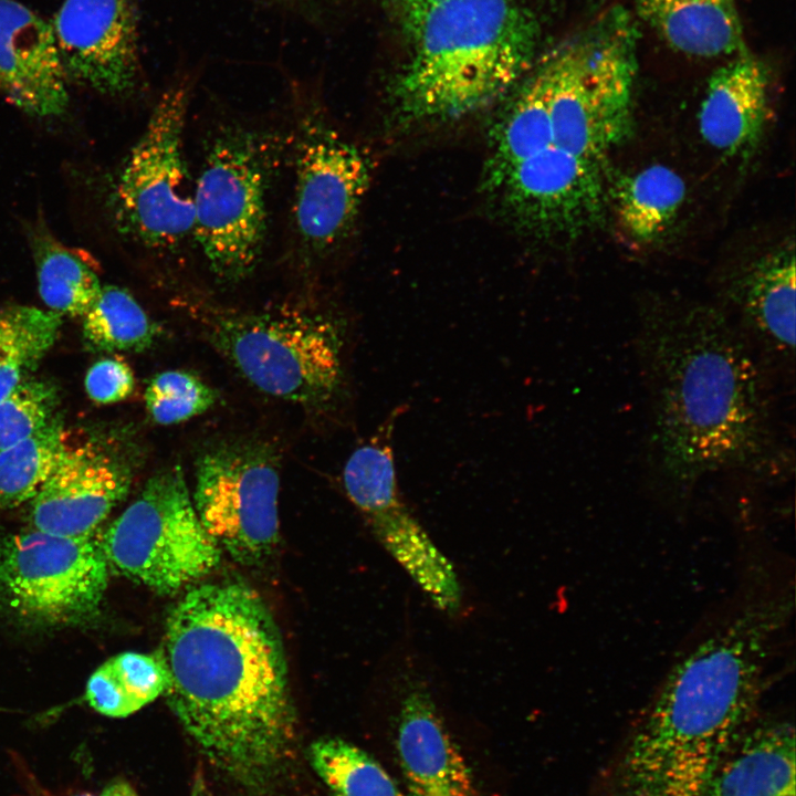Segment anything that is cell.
Masks as SVG:
<instances>
[{
	"mask_svg": "<svg viewBox=\"0 0 796 796\" xmlns=\"http://www.w3.org/2000/svg\"><path fill=\"white\" fill-rule=\"evenodd\" d=\"M794 614V586L769 559L747 565L716 618L674 659L621 762L626 796H702L748 727Z\"/></svg>",
	"mask_w": 796,
	"mask_h": 796,
	"instance_id": "1",
	"label": "cell"
},
{
	"mask_svg": "<svg viewBox=\"0 0 796 796\" xmlns=\"http://www.w3.org/2000/svg\"><path fill=\"white\" fill-rule=\"evenodd\" d=\"M164 693L208 760L258 785L286 757L295 712L280 631L262 597L238 582L195 585L171 607Z\"/></svg>",
	"mask_w": 796,
	"mask_h": 796,
	"instance_id": "2",
	"label": "cell"
},
{
	"mask_svg": "<svg viewBox=\"0 0 796 796\" xmlns=\"http://www.w3.org/2000/svg\"><path fill=\"white\" fill-rule=\"evenodd\" d=\"M636 345L654 468L672 492L683 496L712 473L761 472L779 460L765 374L725 313L657 302L640 315Z\"/></svg>",
	"mask_w": 796,
	"mask_h": 796,
	"instance_id": "3",
	"label": "cell"
},
{
	"mask_svg": "<svg viewBox=\"0 0 796 796\" xmlns=\"http://www.w3.org/2000/svg\"><path fill=\"white\" fill-rule=\"evenodd\" d=\"M406 35L392 98L410 124L459 118L505 94L533 66L541 25L521 0H444Z\"/></svg>",
	"mask_w": 796,
	"mask_h": 796,
	"instance_id": "4",
	"label": "cell"
},
{
	"mask_svg": "<svg viewBox=\"0 0 796 796\" xmlns=\"http://www.w3.org/2000/svg\"><path fill=\"white\" fill-rule=\"evenodd\" d=\"M205 335L254 388L304 407H325L344 380V332L332 315L303 306L260 311L196 307Z\"/></svg>",
	"mask_w": 796,
	"mask_h": 796,
	"instance_id": "5",
	"label": "cell"
},
{
	"mask_svg": "<svg viewBox=\"0 0 796 796\" xmlns=\"http://www.w3.org/2000/svg\"><path fill=\"white\" fill-rule=\"evenodd\" d=\"M638 39L633 15L616 6L543 57L553 145L603 164L627 139Z\"/></svg>",
	"mask_w": 796,
	"mask_h": 796,
	"instance_id": "6",
	"label": "cell"
},
{
	"mask_svg": "<svg viewBox=\"0 0 796 796\" xmlns=\"http://www.w3.org/2000/svg\"><path fill=\"white\" fill-rule=\"evenodd\" d=\"M275 150L263 133L227 127L213 138L193 182L191 238L222 282L245 279L262 255Z\"/></svg>",
	"mask_w": 796,
	"mask_h": 796,
	"instance_id": "7",
	"label": "cell"
},
{
	"mask_svg": "<svg viewBox=\"0 0 796 796\" xmlns=\"http://www.w3.org/2000/svg\"><path fill=\"white\" fill-rule=\"evenodd\" d=\"M100 542L109 569L168 596L210 574L222 553L197 515L179 465L151 475Z\"/></svg>",
	"mask_w": 796,
	"mask_h": 796,
	"instance_id": "8",
	"label": "cell"
},
{
	"mask_svg": "<svg viewBox=\"0 0 796 796\" xmlns=\"http://www.w3.org/2000/svg\"><path fill=\"white\" fill-rule=\"evenodd\" d=\"M188 102L186 82L163 93L109 195L117 231L150 250H175L192 237L193 182L184 151Z\"/></svg>",
	"mask_w": 796,
	"mask_h": 796,
	"instance_id": "9",
	"label": "cell"
},
{
	"mask_svg": "<svg viewBox=\"0 0 796 796\" xmlns=\"http://www.w3.org/2000/svg\"><path fill=\"white\" fill-rule=\"evenodd\" d=\"M109 566L100 541L38 530L0 538V611L40 627L82 626L100 615Z\"/></svg>",
	"mask_w": 796,
	"mask_h": 796,
	"instance_id": "10",
	"label": "cell"
},
{
	"mask_svg": "<svg viewBox=\"0 0 796 796\" xmlns=\"http://www.w3.org/2000/svg\"><path fill=\"white\" fill-rule=\"evenodd\" d=\"M279 469L274 447L256 439L222 441L197 458L195 510L220 549L238 563H261L277 545Z\"/></svg>",
	"mask_w": 796,
	"mask_h": 796,
	"instance_id": "11",
	"label": "cell"
},
{
	"mask_svg": "<svg viewBox=\"0 0 796 796\" xmlns=\"http://www.w3.org/2000/svg\"><path fill=\"white\" fill-rule=\"evenodd\" d=\"M293 224L303 248L326 253L355 224L373 161L318 112L297 115L294 129Z\"/></svg>",
	"mask_w": 796,
	"mask_h": 796,
	"instance_id": "12",
	"label": "cell"
},
{
	"mask_svg": "<svg viewBox=\"0 0 796 796\" xmlns=\"http://www.w3.org/2000/svg\"><path fill=\"white\" fill-rule=\"evenodd\" d=\"M140 460V450L125 437L65 442L54 470L30 501L32 528L92 537L129 492Z\"/></svg>",
	"mask_w": 796,
	"mask_h": 796,
	"instance_id": "13",
	"label": "cell"
},
{
	"mask_svg": "<svg viewBox=\"0 0 796 796\" xmlns=\"http://www.w3.org/2000/svg\"><path fill=\"white\" fill-rule=\"evenodd\" d=\"M601 165L551 145L517 165L495 195L510 219L528 233L576 237L601 220Z\"/></svg>",
	"mask_w": 796,
	"mask_h": 796,
	"instance_id": "14",
	"label": "cell"
},
{
	"mask_svg": "<svg viewBox=\"0 0 796 796\" xmlns=\"http://www.w3.org/2000/svg\"><path fill=\"white\" fill-rule=\"evenodd\" d=\"M67 80L123 96L140 75L134 0H63L51 22Z\"/></svg>",
	"mask_w": 796,
	"mask_h": 796,
	"instance_id": "15",
	"label": "cell"
},
{
	"mask_svg": "<svg viewBox=\"0 0 796 796\" xmlns=\"http://www.w3.org/2000/svg\"><path fill=\"white\" fill-rule=\"evenodd\" d=\"M404 681L395 747L411 796H481L431 692L418 680Z\"/></svg>",
	"mask_w": 796,
	"mask_h": 796,
	"instance_id": "16",
	"label": "cell"
},
{
	"mask_svg": "<svg viewBox=\"0 0 796 796\" xmlns=\"http://www.w3.org/2000/svg\"><path fill=\"white\" fill-rule=\"evenodd\" d=\"M65 74L51 22L17 0H0V93L33 116L67 107Z\"/></svg>",
	"mask_w": 796,
	"mask_h": 796,
	"instance_id": "17",
	"label": "cell"
},
{
	"mask_svg": "<svg viewBox=\"0 0 796 796\" xmlns=\"http://www.w3.org/2000/svg\"><path fill=\"white\" fill-rule=\"evenodd\" d=\"M771 75L747 49L710 77L699 112L702 138L727 157H748L771 116Z\"/></svg>",
	"mask_w": 796,
	"mask_h": 796,
	"instance_id": "18",
	"label": "cell"
},
{
	"mask_svg": "<svg viewBox=\"0 0 796 796\" xmlns=\"http://www.w3.org/2000/svg\"><path fill=\"white\" fill-rule=\"evenodd\" d=\"M404 409H394L375 433L350 453L343 470L348 499L387 552L408 546L419 530V522L400 499L395 469L391 439Z\"/></svg>",
	"mask_w": 796,
	"mask_h": 796,
	"instance_id": "19",
	"label": "cell"
},
{
	"mask_svg": "<svg viewBox=\"0 0 796 796\" xmlns=\"http://www.w3.org/2000/svg\"><path fill=\"white\" fill-rule=\"evenodd\" d=\"M745 337L784 362L795 353V253L784 245L758 260L731 290ZM754 347V346H753Z\"/></svg>",
	"mask_w": 796,
	"mask_h": 796,
	"instance_id": "20",
	"label": "cell"
},
{
	"mask_svg": "<svg viewBox=\"0 0 796 796\" xmlns=\"http://www.w3.org/2000/svg\"><path fill=\"white\" fill-rule=\"evenodd\" d=\"M795 755L790 723L748 726L721 760L702 796H796Z\"/></svg>",
	"mask_w": 796,
	"mask_h": 796,
	"instance_id": "21",
	"label": "cell"
},
{
	"mask_svg": "<svg viewBox=\"0 0 796 796\" xmlns=\"http://www.w3.org/2000/svg\"><path fill=\"white\" fill-rule=\"evenodd\" d=\"M639 19L688 56H733L745 50L735 0H635Z\"/></svg>",
	"mask_w": 796,
	"mask_h": 796,
	"instance_id": "22",
	"label": "cell"
},
{
	"mask_svg": "<svg viewBox=\"0 0 796 796\" xmlns=\"http://www.w3.org/2000/svg\"><path fill=\"white\" fill-rule=\"evenodd\" d=\"M489 142L482 184L489 193H495L517 165L553 145L543 59L494 123Z\"/></svg>",
	"mask_w": 796,
	"mask_h": 796,
	"instance_id": "23",
	"label": "cell"
},
{
	"mask_svg": "<svg viewBox=\"0 0 796 796\" xmlns=\"http://www.w3.org/2000/svg\"><path fill=\"white\" fill-rule=\"evenodd\" d=\"M168 685L163 649L151 653L127 651L109 658L94 671L85 698L98 713L125 718L164 695Z\"/></svg>",
	"mask_w": 796,
	"mask_h": 796,
	"instance_id": "24",
	"label": "cell"
},
{
	"mask_svg": "<svg viewBox=\"0 0 796 796\" xmlns=\"http://www.w3.org/2000/svg\"><path fill=\"white\" fill-rule=\"evenodd\" d=\"M615 206L625 233L638 244L660 238L685 198V184L673 169L651 165L617 181Z\"/></svg>",
	"mask_w": 796,
	"mask_h": 796,
	"instance_id": "25",
	"label": "cell"
},
{
	"mask_svg": "<svg viewBox=\"0 0 796 796\" xmlns=\"http://www.w3.org/2000/svg\"><path fill=\"white\" fill-rule=\"evenodd\" d=\"M39 293L50 311L83 316L101 291L97 274L82 256L59 242L43 222L30 230Z\"/></svg>",
	"mask_w": 796,
	"mask_h": 796,
	"instance_id": "26",
	"label": "cell"
},
{
	"mask_svg": "<svg viewBox=\"0 0 796 796\" xmlns=\"http://www.w3.org/2000/svg\"><path fill=\"white\" fill-rule=\"evenodd\" d=\"M83 317V336L96 352H142L160 337V327L125 289L102 285Z\"/></svg>",
	"mask_w": 796,
	"mask_h": 796,
	"instance_id": "27",
	"label": "cell"
},
{
	"mask_svg": "<svg viewBox=\"0 0 796 796\" xmlns=\"http://www.w3.org/2000/svg\"><path fill=\"white\" fill-rule=\"evenodd\" d=\"M311 764L333 796H407L370 754L339 737L310 746Z\"/></svg>",
	"mask_w": 796,
	"mask_h": 796,
	"instance_id": "28",
	"label": "cell"
},
{
	"mask_svg": "<svg viewBox=\"0 0 796 796\" xmlns=\"http://www.w3.org/2000/svg\"><path fill=\"white\" fill-rule=\"evenodd\" d=\"M65 446L60 417L0 452V512L31 501L54 470Z\"/></svg>",
	"mask_w": 796,
	"mask_h": 796,
	"instance_id": "29",
	"label": "cell"
},
{
	"mask_svg": "<svg viewBox=\"0 0 796 796\" xmlns=\"http://www.w3.org/2000/svg\"><path fill=\"white\" fill-rule=\"evenodd\" d=\"M218 395L198 376L185 370L155 375L145 391L150 418L159 425H176L210 409Z\"/></svg>",
	"mask_w": 796,
	"mask_h": 796,
	"instance_id": "30",
	"label": "cell"
},
{
	"mask_svg": "<svg viewBox=\"0 0 796 796\" xmlns=\"http://www.w3.org/2000/svg\"><path fill=\"white\" fill-rule=\"evenodd\" d=\"M56 387L27 377L0 401V452L43 429L56 415Z\"/></svg>",
	"mask_w": 796,
	"mask_h": 796,
	"instance_id": "31",
	"label": "cell"
},
{
	"mask_svg": "<svg viewBox=\"0 0 796 796\" xmlns=\"http://www.w3.org/2000/svg\"><path fill=\"white\" fill-rule=\"evenodd\" d=\"M61 314L33 307L15 341L0 357V401L33 370L53 345Z\"/></svg>",
	"mask_w": 796,
	"mask_h": 796,
	"instance_id": "32",
	"label": "cell"
},
{
	"mask_svg": "<svg viewBox=\"0 0 796 796\" xmlns=\"http://www.w3.org/2000/svg\"><path fill=\"white\" fill-rule=\"evenodd\" d=\"M135 379L130 367L117 358L95 363L86 374L85 388L92 400L114 404L132 395Z\"/></svg>",
	"mask_w": 796,
	"mask_h": 796,
	"instance_id": "33",
	"label": "cell"
},
{
	"mask_svg": "<svg viewBox=\"0 0 796 796\" xmlns=\"http://www.w3.org/2000/svg\"><path fill=\"white\" fill-rule=\"evenodd\" d=\"M444 0H383L405 35L432 7Z\"/></svg>",
	"mask_w": 796,
	"mask_h": 796,
	"instance_id": "34",
	"label": "cell"
},
{
	"mask_svg": "<svg viewBox=\"0 0 796 796\" xmlns=\"http://www.w3.org/2000/svg\"><path fill=\"white\" fill-rule=\"evenodd\" d=\"M32 310L25 305H0V357L15 341Z\"/></svg>",
	"mask_w": 796,
	"mask_h": 796,
	"instance_id": "35",
	"label": "cell"
},
{
	"mask_svg": "<svg viewBox=\"0 0 796 796\" xmlns=\"http://www.w3.org/2000/svg\"><path fill=\"white\" fill-rule=\"evenodd\" d=\"M100 796H139L135 789L124 781L108 784Z\"/></svg>",
	"mask_w": 796,
	"mask_h": 796,
	"instance_id": "36",
	"label": "cell"
},
{
	"mask_svg": "<svg viewBox=\"0 0 796 796\" xmlns=\"http://www.w3.org/2000/svg\"><path fill=\"white\" fill-rule=\"evenodd\" d=\"M72 796H96V795L91 794V793H78V794H75V795H72Z\"/></svg>",
	"mask_w": 796,
	"mask_h": 796,
	"instance_id": "37",
	"label": "cell"
}]
</instances>
